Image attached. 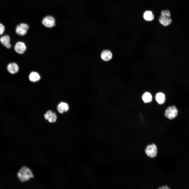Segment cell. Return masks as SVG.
<instances>
[{
    "label": "cell",
    "instance_id": "obj_11",
    "mask_svg": "<svg viewBox=\"0 0 189 189\" xmlns=\"http://www.w3.org/2000/svg\"><path fill=\"white\" fill-rule=\"evenodd\" d=\"M57 109L59 113H63L68 111L69 109V107L67 103L62 102L58 105Z\"/></svg>",
    "mask_w": 189,
    "mask_h": 189
},
{
    "label": "cell",
    "instance_id": "obj_9",
    "mask_svg": "<svg viewBox=\"0 0 189 189\" xmlns=\"http://www.w3.org/2000/svg\"><path fill=\"white\" fill-rule=\"evenodd\" d=\"M10 40V38L7 35L3 36L0 39V41L1 43L8 49L10 48L11 47Z\"/></svg>",
    "mask_w": 189,
    "mask_h": 189
},
{
    "label": "cell",
    "instance_id": "obj_18",
    "mask_svg": "<svg viewBox=\"0 0 189 189\" xmlns=\"http://www.w3.org/2000/svg\"><path fill=\"white\" fill-rule=\"evenodd\" d=\"M5 29L4 26L1 23H0V35H2L4 33Z\"/></svg>",
    "mask_w": 189,
    "mask_h": 189
},
{
    "label": "cell",
    "instance_id": "obj_19",
    "mask_svg": "<svg viewBox=\"0 0 189 189\" xmlns=\"http://www.w3.org/2000/svg\"><path fill=\"white\" fill-rule=\"evenodd\" d=\"M160 189H169L168 187L167 186H163L159 188Z\"/></svg>",
    "mask_w": 189,
    "mask_h": 189
},
{
    "label": "cell",
    "instance_id": "obj_4",
    "mask_svg": "<svg viewBox=\"0 0 189 189\" xmlns=\"http://www.w3.org/2000/svg\"><path fill=\"white\" fill-rule=\"evenodd\" d=\"M29 28V27L27 24L21 23L17 26L15 31L19 35L23 36L27 34Z\"/></svg>",
    "mask_w": 189,
    "mask_h": 189
},
{
    "label": "cell",
    "instance_id": "obj_13",
    "mask_svg": "<svg viewBox=\"0 0 189 189\" xmlns=\"http://www.w3.org/2000/svg\"><path fill=\"white\" fill-rule=\"evenodd\" d=\"M155 98L156 101L159 104H163L165 101V96L162 92L157 93L156 95Z\"/></svg>",
    "mask_w": 189,
    "mask_h": 189
},
{
    "label": "cell",
    "instance_id": "obj_12",
    "mask_svg": "<svg viewBox=\"0 0 189 189\" xmlns=\"http://www.w3.org/2000/svg\"><path fill=\"white\" fill-rule=\"evenodd\" d=\"M101 56L102 59L103 60L107 61L111 59L112 57V54L110 51L105 50L102 52Z\"/></svg>",
    "mask_w": 189,
    "mask_h": 189
},
{
    "label": "cell",
    "instance_id": "obj_3",
    "mask_svg": "<svg viewBox=\"0 0 189 189\" xmlns=\"http://www.w3.org/2000/svg\"><path fill=\"white\" fill-rule=\"evenodd\" d=\"M178 113V111L176 106H170L166 109L165 116L166 118L171 120L177 116Z\"/></svg>",
    "mask_w": 189,
    "mask_h": 189
},
{
    "label": "cell",
    "instance_id": "obj_1",
    "mask_svg": "<svg viewBox=\"0 0 189 189\" xmlns=\"http://www.w3.org/2000/svg\"><path fill=\"white\" fill-rule=\"evenodd\" d=\"M17 176L21 182H24L33 178L34 175L29 168L27 166H24L19 170Z\"/></svg>",
    "mask_w": 189,
    "mask_h": 189
},
{
    "label": "cell",
    "instance_id": "obj_17",
    "mask_svg": "<svg viewBox=\"0 0 189 189\" xmlns=\"http://www.w3.org/2000/svg\"><path fill=\"white\" fill-rule=\"evenodd\" d=\"M161 15L164 16L170 17V13L168 10H163L161 12Z\"/></svg>",
    "mask_w": 189,
    "mask_h": 189
},
{
    "label": "cell",
    "instance_id": "obj_15",
    "mask_svg": "<svg viewBox=\"0 0 189 189\" xmlns=\"http://www.w3.org/2000/svg\"><path fill=\"white\" fill-rule=\"evenodd\" d=\"M143 17L144 19L147 21H151L154 18V16L152 12L149 10L145 12L143 14Z\"/></svg>",
    "mask_w": 189,
    "mask_h": 189
},
{
    "label": "cell",
    "instance_id": "obj_16",
    "mask_svg": "<svg viewBox=\"0 0 189 189\" xmlns=\"http://www.w3.org/2000/svg\"><path fill=\"white\" fill-rule=\"evenodd\" d=\"M142 99L145 103L150 102L152 101V96L150 93L146 92L143 94Z\"/></svg>",
    "mask_w": 189,
    "mask_h": 189
},
{
    "label": "cell",
    "instance_id": "obj_8",
    "mask_svg": "<svg viewBox=\"0 0 189 189\" xmlns=\"http://www.w3.org/2000/svg\"><path fill=\"white\" fill-rule=\"evenodd\" d=\"M160 23L165 26L170 25L172 22V19L170 17H168L161 15L159 18Z\"/></svg>",
    "mask_w": 189,
    "mask_h": 189
},
{
    "label": "cell",
    "instance_id": "obj_14",
    "mask_svg": "<svg viewBox=\"0 0 189 189\" xmlns=\"http://www.w3.org/2000/svg\"><path fill=\"white\" fill-rule=\"evenodd\" d=\"M29 80L31 82H35L39 81L40 79L39 74L36 72H32L29 76Z\"/></svg>",
    "mask_w": 189,
    "mask_h": 189
},
{
    "label": "cell",
    "instance_id": "obj_5",
    "mask_svg": "<svg viewBox=\"0 0 189 189\" xmlns=\"http://www.w3.org/2000/svg\"><path fill=\"white\" fill-rule=\"evenodd\" d=\"M42 24L45 27L48 28H52L55 25V20L52 16L48 15L44 17L42 21Z\"/></svg>",
    "mask_w": 189,
    "mask_h": 189
},
{
    "label": "cell",
    "instance_id": "obj_10",
    "mask_svg": "<svg viewBox=\"0 0 189 189\" xmlns=\"http://www.w3.org/2000/svg\"><path fill=\"white\" fill-rule=\"evenodd\" d=\"M7 69L8 71L12 74L17 73L19 69L18 65L14 62L9 64L7 66Z\"/></svg>",
    "mask_w": 189,
    "mask_h": 189
},
{
    "label": "cell",
    "instance_id": "obj_6",
    "mask_svg": "<svg viewBox=\"0 0 189 189\" xmlns=\"http://www.w3.org/2000/svg\"><path fill=\"white\" fill-rule=\"evenodd\" d=\"M15 51L18 54H22L25 51L26 47L25 43L23 42L19 41L14 46Z\"/></svg>",
    "mask_w": 189,
    "mask_h": 189
},
{
    "label": "cell",
    "instance_id": "obj_7",
    "mask_svg": "<svg viewBox=\"0 0 189 189\" xmlns=\"http://www.w3.org/2000/svg\"><path fill=\"white\" fill-rule=\"evenodd\" d=\"M44 117L46 120L51 123L55 122L57 120L56 114L51 110L48 111L44 114Z\"/></svg>",
    "mask_w": 189,
    "mask_h": 189
},
{
    "label": "cell",
    "instance_id": "obj_2",
    "mask_svg": "<svg viewBox=\"0 0 189 189\" xmlns=\"http://www.w3.org/2000/svg\"><path fill=\"white\" fill-rule=\"evenodd\" d=\"M145 153L149 157L153 158L155 157L158 153V149L156 145L154 143L149 144L146 147Z\"/></svg>",
    "mask_w": 189,
    "mask_h": 189
}]
</instances>
